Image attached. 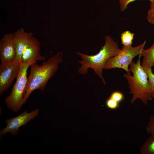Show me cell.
Instances as JSON below:
<instances>
[{"mask_svg": "<svg viewBox=\"0 0 154 154\" xmlns=\"http://www.w3.org/2000/svg\"><path fill=\"white\" fill-rule=\"evenodd\" d=\"M136 0H119L120 11L121 12L125 11L128 8V5L129 3Z\"/></svg>", "mask_w": 154, "mask_h": 154, "instance_id": "d6986e66", "label": "cell"}, {"mask_svg": "<svg viewBox=\"0 0 154 154\" xmlns=\"http://www.w3.org/2000/svg\"><path fill=\"white\" fill-rule=\"evenodd\" d=\"M33 63L22 62L19 74L9 95L5 101L6 106L13 112L20 110L23 104V97L28 80L27 71L29 67Z\"/></svg>", "mask_w": 154, "mask_h": 154, "instance_id": "277c9868", "label": "cell"}, {"mask_svg": "<svg viewBox=\"0 0 154 154\" xmlns=\"http://www.w3.org/2000/svg\"><path fill=\"white\" fill-rule=\"evenodd\" d=\"M142 67L147 75L151 96L153 99H154V74L151 68Z\"/></svg>", "mask_w": 154, "mask_h": 154, "instance_id": "5bb4252c", "label": "cell"}, {"mask_svg": "<svg viewBox=\"0 0 154 154\" xmlns=\"http://www.w3.org/2000/svg\"><path fill=\"white\" fill-rule=\"evenodd\" d=\"M39 110L36 109L28 112L25 110L20 115L7 119L5 121L6 126L1 129L0 135H5L10 133L12 135H15L19 132V128L26 124L29 121L34 119L38 115Z\"/></svg>", "mask_w": 154, "mask_h": 154, "instance_id": "52a82bcc", "label": "cell"}, {"mask_svg": "<svg viewBox=\"0 0 154 154\" xmlns=\"http://www.w3.org/2000/svg\"><path fill=\"white\" fill-rule=\"evenodd\" d=\"M150 1V8L147 12L146 19L148 22L152 25L154 24V0Z\"/></svg>", "mask_w": 154, "mask_h": 154, "instance_id": "9a60e30c", "label": "cell"}, {"mask_svg": "<svg viewBox=\"0 0 154 154\" xmlns=\"http://www.w3.org/2000/svg\"><path fill=\"white\" fill-rule=\"evenodd\" d=\"M141 154H154V135H151L141 146Z\"/></svg>", "mask_w": 154, "mask_h": 154, "instance_id": "7c38bea8", "label": "cell"}, {"mask_svg": "<svg viewBox=\"0 0 154 154\" xmlns=\"http://www.w3.org/2000/svg\"><path fill=\"white\" fill-rule=\"evenodd\" d=\"M110 97L119 103L123 99L124 95L119 91H115L111 93Z\"/></svg>", "mask_w": 154, "mask_h": 154, "instance_id": "ac0fdd59", "label": "cell"}, {"mask_svg": "<svg viewBox=\"0 0 154 154\" xmlns=\"http://www.w3.org/2000/svg\"><path fill=\"white\" fill-rule=\"evenodd\" d=\"M45 59V57L40 54L39 41L33 37L23 53L21 58L22 62L35 63H37V61H44Z\"/></svg>", "mask_w": 154, "mask_h": 154, "instance_id": "9c48e42d", "label": "cell"}, {"mask_svg": "<svg viewBox=\"0 0 154 154\" xmlns=\"http://www.w3.org/2000/svg\"><path fill=\"white\" fill-rule=\"evenodd\" d=\"M139 55L136 62L133 60L129 65V70L133 75L126 73L123 76L128 84L129 93L132 95L130 101L131 104H133L137 100L139 99L146 105L149 101L153 100V98L148 76L141 64V56Z\"/></svg>", "mask_w": 154, "mask_h": 154, "instance_id": "3957f363", "label": "cell"}, {"mask_svg": "<svg viewBox=\"0 0 154 154\" xmlns=\"http://www.w3.org/2000/svg\"><path fill=\"white\" fill-rule=\"evenodd\" d=\"M16 55L13 33L5 34L0 41V59L1 63L15 60Z\"/></svg>", "mask_w": 154, "mask_h": 154, "instance_id": "ba28073f", "label": "cell"}, {"mask_svg": "<svg viewBox=\"0 0 154 154\" xmlns=\"http://www.w3.org/2000/svg\"><path fill=\"white\" fill-rule=\"evenodd\" d=\"M106 105L107 107L111 110H115L119 107V103L110 97L106 100Z\"/></svg>", "mask_w": 154, "mask_h": 154, "instance_id": "e0dca14e", "label": "cell"}, {"mask_svg": "<svg viewBox=\"0 0 154 154\" xmlns=\"http://www.w3.org/2000/svg\"><path fill=\"white\" fill-rule=\"evenodd\" d=\"M146 42L145 40L143 43L135 47H133L132 45H123L121 51L117 54L107 60L104 69L121 68L125 71L126 73H130L129 65L135 57L140 54Z\"/></svg>", "mask_w": 154, "mask_h": 154, "instance_id": "5b68a950", "label": "cell"}, {"mask_svg": "<svg viewBox=\"0 0 154 154\" xmlns=\"http://www.w3.org/2000/svg\"><path fill=\"white\" fill-rule=\"evenodd\" d=\"M63 53L59 52L49 58L41 65L37 63L31 64V71L28 78L25 90L23 102L25 104L32 92L36 89L44 90L48 80L52 77L58 68L59 64L62 62Z\"/></svg>", "mask_w": 154, "mask_h": 154, "instance_id": "6da1fadb", "label": "cell"}, {"mask_svg": "<svg viewBox=\"0 0 154 154\" xmlns=\"http://www.w3.org/2000/svg\"><path fill=\"white\" fill-rule=\"evenodd\" d=\"M145 128L148 133L154 135V115L150 117L149 121Z\"/></svg>", "mask_w": 154, "mask_h": 154, "instance_id": "2e32d148", "label": "cell"}, {"mask_svg": "<svg viewBox=\"0 0 154 154\" xmlns=\"http://www.w3.org/2000/svg\"><path fill=\"white\" fill-rule=\"evenodd\" d=\"M33 35V33L26 32L22 28L13 33L16 53L15 60H21L23 53Z\"/></svg>", "mask_w": 154, "mask_h": 154, "instance_id": "30bf717a", "label": "cell"}, {"mask_svg": "<svg viewBox=\"0 0 154 154\" xmlns=\"http://www.w3.org/2000/svg\"><path fill=\"white\" fill-rule=\"evenodd\" d=\"M143 57L141 66L152 68L154 66V42L149 48L143 49L139 55Z\"/></svg>", "mask_w": 154, "mask_h": 154, "instance_id": "8fae6325", "label": "cell"}, {"mask_svg": "<svg viewBox=\"0 0 154 154\" xmlns=\"http://www.w3.org/2000/svg\"><path fill=\"white\" fill-rule=\"evenodd\" d=\"M22 64L21 60H14L0 65V94H3L17 78Z\"/></svg>", "mask_w": 154, "mask_h": 154, "instance_id": "8992f818", "label": "cell"}, {"mask_svg": "<svg viewBox=\"0 0 154 154\" xmlns=\"http://www.w3.org/2000/svg\"><path fill=\"white\" fill-rule=\"evenodd\" d=\"M105 38V44L96 54L88 55L79 52L76 53L82 59L78 60L81 64L78 69L79 73L82 75L86 74L88 69L92 68L105 85L106 80L102 74L105 65L109 59L117 54L121 49L119 48L117 43L110 36L107 35Z\"/></svg>", "mask_w": 154, "mask_h": 154, "instance_id": "7a4b0ae2", "label": "cell"}, {"mask_svg": "<svg viewBox=\"0 0 154 154\" xmlns=\"http://www.w3.org/2000/svg\"><path fill=\"white\" fill-rule=\"evenodd\" d=\"M134 37V34L129 31L122 33L121 35V39L123 45L131 46Z\"/></svg>", "mask_w": 154, "mask_h": 154, "instance_id": "4fadbf2b", "label": "cell"}]
</instances>
